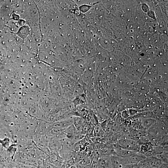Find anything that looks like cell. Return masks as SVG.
Returning a JSON list of instances; mask_svg holds the SVG:
<instances>
[{"mask_svg": "<svg viewBox=\"0 0 168 168\" xmlns=\"http://www.w3.org/2000/svg\"><path fill=\"white\" fill-rule=\"evenodd\" d=\"M117 142L120 147L122 149L136 152H139L141 145L136 141L127 136H122Z\"/></svg>", "mask_w": 168, "mask_h": 168, "instance_id": "6da1fadb", "label": "cell"}, {"mask_svg": "<svg viewBox=\"0 0 168 168\" xmlns=\"http://www.w3.org/2000/svg\"><path fill=\"white\" fill-rule=\"evenodd\" d=\"M153 146H154L150 141L145 143L140 146L139 152L142 154L144 153L151 150L153 149Z\"/></svg>", "mask_w": 168, "mask_h": 168, "instance_id": "3957f363", "label": "cell"}, {"mask_svg": "<svg viewBox=\"0 0 168 168\" xmlns=\"http://www.w3.org/2000/svg\"><path fill=\"white\" fill-rule=\"evenodd\" d=\"M83 119L79 116H74L73 118V124L76 129L78 131L80 130Z\"/></svg>", "mask_w": 168, "mask_h": 168, "instance_id": "277c9868", "label": "cell"}, {"mask_svg": "<svg viewBox=\"0 0 168 168\" xmlns=\"http://www.w3.org/2000/svg\"><path fill=\"white\" fill-rule=\"evenodd\" d=\"M141 168H155L154 167H150V166H146V167H143Z\"/></svg>", "mask_w": 168, "mask_h": 168, "instance_id": "5b68a950", "label": "cell"}, {"mask_svg": "<svg viewBox=\"0 0 168 168\" xmlns=\"http://www.w3.org/2000/svg\"><path fill=\"white\" fill-rule=\"evenodd\" d=\"M105 132L102 129L100 124L95 125L94 131V137L103 138L105 136Z\"/></svg>", "mask_w": 168, "mask_h": 168, "instance_id": "7a4b0ae2", "label": "cell"}]
</instances>
